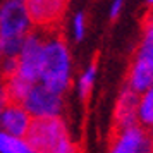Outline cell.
<instances>
[{"mask_svg": "<svg viewBox=\"0 0 153 153\" xmlns=\"http://www.w3.org/2000/svg\"><path fill=\"white\" fill-rule=\"evenodd\" d=\"M138 100L139 95L132 91L129 86H122L114 105V119L112 129H120L127 126L138 124Z\"/></svg>", "mask_w": 153, "mask_h": 153, "instance_id": "8", "label": "cell"}, {"mask_svg": "<svg viewBox=\"0 0 153 153\" xmlns=\"http://www.w3.org/2000/svg\"><path fill=\"white\" fill-rule=\"evenodd\" d=\"M97 74H98V65L97 60H91L88 64V67L79 74L76 81V91H77V97L81 100H88L93 91V86H95V81H97Z\"/></svg>", "mask_w": 153, "mask_h": 153, "instance_id": "14", "label": "cell"}, {"mask_svg": "<svg viewBox=\"0 0 153 153\" xmlns=\"http://www.w3.org/2000/svg\"><path fill=\"white\" fill-rule=\"evenodd\" d=\"M108 153H153L152 132L139 124L112 129Z\"/></svg>", "mask_w": 153, "mask_h": 153, "instance_id": "5", "label": "cell"}, {"mask_svg": "<svg viewBox=\"0 0 153 153\" xmlns=\"http://www.w3.org/2000/svg\"><path fill=\"white\" fill-rule=\"evenodd\" d=\"M138 124L145 129L153 127V88L139 95L138 100Z\"/></svg>", "mask_w": 153, "mask_h": 153, "instance_id": "15", "label": "cell"}, {"mask_svg": "<svg viewBox=\"0 0 153 153\" xmlns=\"http://www.w3.org/2000/svg\"><path fill=\"white\" fill-rule=\"evenodd\" d=\"M4 105H5V97H4V91H2V84H0V112L4 108Z\"/></svg>", "mask_w": 153, "mask_h": 153, "instance_id": "19", "label": "cell"}, {"mask_svg": "<svg viewBox=\"0 0 153 153\" xmlns=\"http://www.w3.org/2000/svg\"><path fill=\"white\" fill-rule=\"evenodd\" d=\"M16 71H17V59L7 57V59H2L0 60V74H2V77L16 74Z\"/></svg>", "mask_w": 153, "mask_h": 153, "instance_id": "17", "label": "cell"}, {"mask_svg": "<svg viewBox=\"0 0 153 153\" xmlns=\"http://www.w3.org/2000/svg\"><path fill=\"white\" fill-rule=\"evenodd\" d=\"M21 2H24V4H26V2H28V0H21Z\"/></svg>", "mask_w": 153, "mask_h": 153, "instance_id": "23", "label": "cell"}, {"mask_svg": "<svg viewBox=\"0 0 153 153\" xmlns=\"http://www.w3.org/2000/svg\"><path fill=\"white\" fill-rule=\"evenodd\" d=\"M33 84L35 83H29L28 79L21 77L19 74H10L7 77H2V91H4L5 102L22 103V100L26 98Z\"/></svg>", "mask_w": 153, "mask_h": 153, "instance_id": "11", "label": "cell"}, {"mask_svg": "<svg viewBox=\"0 0 153 153\" xmlns=\"http://www.w3.org/2000/svg\"><path fill=\"white\" fill-rule=\"evenodd\" d=\"M146 5H148V9L152 10L153 9V0H146Z\"/></svg>", "mask_w": 153, "mask_h": 153, "instance_id": "20", "label": "cell"}, {"mask_svg": "<svg viewBox=\"0 0 153 153\" xmlns=\"http://www.w3.org/2000/svg\"><path fill=\"white\" fill-rule=\"evenodd\" d=\"M126 86H129L138 95L153 88V62L132 55L126 74Z\"/></svg>", "mask_w": 153, "mask_h": 153, "instance_id": "10", "label": "cell"}, {"mask_svg": "<svg viewBox=\"0 0 153 153\" xmlns=\"http://www.w3.org/2000/svg\"><path fill=\"white\" fill-rule=\"evenodd\" d=\"M26 139L36 153H79V146L72 139L62 115L33 119Z\"/></svg>", "mask_w": 153, "mask_h": 153, "instance_id": "2", "label": "cell"}, {"mask_svg": "<svg viewBox=\"0 0 153 153\" xmlns=\"http://www.w3.org/2000/svg\"><path fill=\"white\" fill-rule=\"evenodd\" d=\"M0 153H36L26 136H14L0 131Z\"/></svg>", "mask_w": 153, "mask_h": 153, "instance_id": "13", "label": "cell"}, {"mask_svg": "<svg viewBox=\"0 0 153 153\" xmlns=\"http://www.w3.org/2000/svg\"><path fill=\"white\" fill-rule=\"evenodd\" d=\"M86 14L84 12H76L72 21H71V33L74 42H83L86 36Z\"/></svg>", "mask_w": 153, "mask_h": 153, "instance_id": "16", "label": "cell"}, {"mask_svg": "<svg viewBox=\"0 0 153 153\" xmlns=\"http://www.w3.org/2000/svg\"><path fill=\"white\" fill-rule=\"evenodd\" d=\"M40 83L50 90L65 95L72 83V55L69 45L57 29L45 31L43 40V55Z\"/></svg>", "mask_w": 153, "mask_h": 153, "instance_id": "1", "label": "cell"}, {"mask_svg": "<svg viewBox=\"0 0 153 153\" xmlns=\"http://www.w3.org/2000/svg\"><path fill=\"white\" fill-rule=\"evenodd\" d=\"M0 84H2V74H0Z\"/></svg>", "mask_w": 153, "mask_h": 153, "instance_id": "22", "label": "cell"}, {"mask_svg": "<svg viewBox=\"0 0 153 153\" xmlns=\"http://www.w3.org/2000/svg\"><path fill=\"white\" fill-rule=\"evenodd\" d=\"M33 29L28 7L21 0H5L0 5V38H24Z\"/></svg>", "mask_w": 153, "mask_h": 153, "instance_id": "6", "label": "cell"}, {"mask_svg": "<svg viewBox=\"0 0 153 153\" xmlns=\"http://www.w3.org/2000/svg\"><path fill=\"white\" fill-rule=\"evenodd\" d=\"M150 132H152V136H153V127H152V129H150Z\"/></svg>", "mask_w": 153, "mask_h": 153, "instance_id": "21", "label": "cell"}, {"mask_svg": "<svg viewBox=\"0 0 153 153\" xmlns=\"http://www.w3.org/2000/svg\"><path fill=\"white\" fill-rule=\"evenodd\" d=\"M69 4L71 0H28L26 7L33 22V28L42 31L57 29L67 12Z\"/></svg>", "mask_w": 153, "mask_h": 153, "instance_id": "7", "label": "cell"}, {"mask_svg": "<svg viewBox=\"0 0 153 153\" xmlns=\"http://www.w3.org/2000/svg\"><path fill=\"white\" fill-rule=\"evenodd\" d=\"M134 55L153 62V12H146L141 21V36L136 45Z\"/></svg>", "mask_w": 153, "mask_h": 153, "instance_id": "12", "label": "cell"}, {"mask_svg": "<svg viewBox=\"0 0 153 153\" xmlns=\"http://www.w3.org/2000/svg\"><path fill=\"white\" fill-rule=\"evenodd\" d=\"M22 107L29 112L33 119H48L62 115L65 100L64 95L50 90L43 83H35L31 86L29 93L22 100Z\"/></svg>", "mask_w": 153, "mask_h": 153, "instance_id": "4", "label": "cell"}, {"mask_svg": "<svg viewBox=\"0 0 153 153\" xmlns=\"http://www.w3.org/2000/svg\"><path fill=\"white\" fill-rule=\"evenodd\" d=\"M122 7H124V0H114L110 4V10H108V17L112 21H115L120 12H122Z\"/></svg>", "mask_w": 153, "mask_h": 153, "instance_id": "18", "label": "cell"}, {"mask_svg": "<svg viewBox=\"0 0 153 153\" xmlns=\"http://www.w3.org/2000/svg\"><path fill=\"white\" fill-rule=\"evenodd\" d=\"M31 122H33V117L22 107V103L5 102L0 112V131H5L14 136H26Z\"/></svg>", "mask_w": 153, "mask_h": 153, "instance_id": "9", "label": "cell"}, {"mask_svg": "<svg viewBox=\"0 0 153 153\" xmlns=\"http://www.w3.org/2000/svg\"><path fill=\"white\" fill-rule=\"evenodd\" d=\"M43 40L45 31L33 28L24 36L21 50L17 53V71L16 74L28 79L29 83H38L42 71V55H43Z\"/></svg>", "mask_w": 153, "mask_h": 153, "instance_id": "3", "label": "cell"}]
</instances>
